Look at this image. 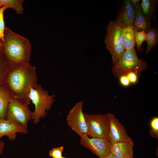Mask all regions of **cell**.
Masks as SVG:
<instances>
[{"mask_svg":"<svg viewBox=\"0 0 158 158\" xmlns=\"http://www.w3.org/2000/svg\"><path fill=\"white\" fill-rule=\"evenodd\" d=\"M36 68L30 63L20 67H11L4 85L11 97L28 106L29 95L32 87L37 84Z\"/></svg>","mask_w":158,"mask_h":158,"instance_id":"1","label":"cell"},{"mask_svg":"<svg viewBox=\"0 0 158 158\" xmlns=\"http://www.w3.org/2000/svg\"><path fill=\"white\" fill-rule=\"evenodd\" d=\"M31 45L27 38L5 27L1 51L11 67H20L29 63Z\"/></svg>","mask_w":158,"mask_h":158,"instance_id":"2","label":"cell"},{"mask_svg":"<svg viewBox=\"0 0 158 158\" xmlns=\"http://www.w3.org/2000/svg\"><path fill=\"white\" fill-rule=\"evenodd\" d=\"M55 96L54 94H49L40 84H37L31 88L29 98L35 105L31 119L35 124L46 116L47 112L51 108Z\"/></svg>","mask_w":158,"mask_h":158,"instance_id":"3","label":"cell"},{"mask_svg":"<svg viewBox=\"0 0 158 158\" xmlns=\"http://www.w3.org/2000/svg\"><path fill=\"white\" fill-rule=\"evenodd\" d=\"M147 66L145 61L138 57L135 51L125 50L118 60L113 65L112 72L116 77L131 72L138 74Z\"/></svg>","mask_w":158,"mask_h":158,"instance_id":"4","label":"cell"},{"mask_svg":"<svg viewBox=\"0 0 158 158\" xmlns=\"http://www.w3.org/2000/svg\"><path fill=\"white\" fill-rule=\"evenodd\" d=\"M121 29L114 21L110 22L107 27L105 42L106 48L111 55L113 65L125 51L120 37Z\"/></svg>","mask_w":158,"mask_h":158,"instance_id":"5","label":"cell"},{"mask_svg":"<svg viewBox=\"0 0 158 158\" xmlns=\"http://www.w3.org/2000/svg\"><path fill=\"white\" fill-rule=\"evenodd\" d=\"M87 128V136L92 138H104L107 135L109 119L106 114H89L84 113Z\"/></svg>","mask_w":158,"mask_h":158,"instance_id":"6","label":"cell"},{"mask_svg":"<svg viewBox=\"0 0 158 158\" xmlns=\"http://www.w3.org/2000/svg\"><path fill=\"white\" fill-rule=\"evenodd\" d=\"M32 113L28 106L17 99L11 98L5 119L27 128L28 122L31 119Z\"/></svg>","mask_w":158,"mask_h":158,"instance_id":"7","label":"cell"},{"mask_svg":"<svg viewBox=\"0 0 158 158\" xmlns=\"http://www.w3.org/2000/svg\"><path fill=\"white\" fill-rule=\"evenodd\" d=\"M84 102L76 103L70 110L67 117V123L72 130L80 137L87 135V128L83 111Z\"/></svg>","mask_w":158,"mask_h":158,"instance_id":"8","label":"cell"},{"mask_svg":"<svg viewBox=\"0 0 158 158\" xmlns=\"http://www.w3.org/2000/svg\"><path fill=\"white\" fill-rule=\"evenodd\" d=\"M80 144L99 158H106L111 153V144L107 138L81 137Z\"/></svg>","mask_w":158,"mask_h":158,"instance_id":"9","label":"cell"},{"mask_svg":"<svg viewBox=\"0 0 158 158\" xmlns=\"http://www.w3.org/2000/svg\"><path fill=\"white\" fill-rule=\"evenodd\" d=\"M109 122V130L107 138L111 145L118 142L126 141L130 138L126 129L113 114H107Z\"/></svg>","mask_w":158,"mask_h":158,"instance_id":"10","label":"cell"},{"mask_svg":"<svg viewBox=\"0 0 158 158\" xmlns=\"http://www.w3.org/2000/svg\"><path fill=\"white\" fill-rule=\"evenodd\" d=\"M135 10L129 0H124L117 14L115 23L121 29L128 26L133 27Z\"/></svg>","mask_w":158,"mask_h":158,"instance_id":"11","label":"cell"},{"mask_svg":"<svg viewBox=\"0 0 158 158\" xmlns=\"http://www.w3.org/2000/svg\"><path fill=\"white\" fill-rule=\"evenodd\" d=\"M17 133H27V128L6 119H0V140L6 136L10 140H13Z\"/></svg>","mask_w":158,"mask_h":158,"instance_id":"12","label":"cell"},{"mask_svg":"<svg viewBox=\"0 0 158 158\" xmlns=\"http://www.w3.org/2000/svg\"><path fill=\"white\" fill-rule=\"evenodd\" d=\"M134 145V142L130 138L126 141L111 145V153L117 158H125L128 155L133 154Z\"/></svg>","mask_w":158,"mask_h":158,"instance_id":"13","label":"cell"},{"mask_svg":"<svg viewBox=\"0 0 158 158\" xmlns=\"http://www.w3.org/2000/svg\"><path fill=\"white\" fill-rule=\"evenodd\" d=\"M135 32L134 27L131 26L121 29L120 37L125 50L135 51Z\"/></svg>","mask_w":158,"mask_h":158,"instance_id":"14","label":"cell"},{"mask_svg":"<svg viewBox=\"0 0 158 158\" xmlns=\"http://www.w3.org/2000/svg\"><path fill=\"white\" fill-rule=\"evenodd\" d=\"M135 10V15L133 27L137 31L144 30L145 32L151 27L150 20L143 15L140 5Z\"/></svg>","mask_w":158,"mask_h":158,"instance_id":"15","label":"cell"},{"mask_svg":"<svg viewBox=\"0 0 158 158\" xmlns=\"http://www.w3.org/2000/svg\"><path fill=\"white\" fill-rule=\"evenodd\" d=\"M157 1L154 0H142L140 4L141 11L144 16L150 21L154 19Z\"/></svg>","mask_w":158,"mask_h":158,"instance_id":"16","label":"cell"},{"mask_svg":"<svg viewBox=\"0 0 158 158\" xmlns=\"http://www.w3.org/2000/svg\"><path fill=\"white\" fill-rule=\"evenodd\" d=\"M11 97L4 85L0 86V119H5Z\"/></svg>","mask_w":158,"mask_h":158,"instance_id":"17","label":"cell"},{"mask_svg":"<svg viewBox=\"0 0 158 158\" xmlns=\"http://www.w3.org/2000/svg\"><path fill=\"white\" fill-rule=\"evenodd\" d=\"M146 37L145 41L147 43L146 54L157 44L158 34L157 30L151 26L145 32Z\"/></svg>","mask_w":158,"mask_h":158,"instance_id":"18","label":"cell"},{"mask_svg":"<svg viewBox=\"0 0 158 158\" xmlns=\"http://www.w3.org/2000/svg\"><path fill=\"white\" fill-rule=\"evenodd\" d=\"M11 66L0 51V86L4 85Z\"/></svg>","mask_w":158,"mask_h":158,"instance_id":"19","label":"cell"},{"mask_svg":"<svg viewBox=\"0 0 158 158\" xmlns=\"http://www.w3.org/2000/svg\"><path fill=\"white\" fill-rule=\"evenodd\" d=\"M24 0H0V7L5 6L6 9L10 8L18 14L24 12L23 4Z\"/></svg>","mask_w":158,"mask_h":158,"instance_id":"20","label":"cell"},{"mask_svg":"<svg viewBox=\"0 0 158 158\" xmlns=\"http://www.w3.org/2000/svg\"><path fill=\"white\" fill-rule=\"evenodd\" d=\"M146 34L144 30L138 32L135 30V44L138 51L141 52L143 49L141 45L143 42L145 40Z\"/></svg>","mask_w":158,"mask_h":158,"instance_id":"21","label":"cell"},{"mask_svg":"<svg viewBox=\"0 0 158 158\" xmlns=\"http://www.w3.org/2000/svg\"><path fill=\"white\" fill-rule=\"evenodd\" d=\"M5 6L0 7V42L4 40V32L5 28L4 19V12L6 9Z\"/></svg>","mask_w":158,"mask_h":158,"instance_id":"22","label":"cell"},{"mask_svg":"<svg viewBox=\"0 0 158 158\" xmlns=\"http://www.w3.org/2000/svg\"><path fill=\"white\" fill-rule=\"evenodd\" d=\"M151 129L150 133L153 137L158 138V117H155L151 120L150 123Z\"/></svg>","mask_w":158,"mask_h":158,"instance_id":"23","label":"cell"},{"mask_svg":"<svg viewBox=\"0 0 158 158\" xmlns=\"http://www.w3.org/2000/svg\"><path fill=\"white\" fill-rule=\"evenodd\" d=\"M63 149L62 146L54 148L49 150V155L52 158H60L62 157Z\"/></svg>","mask_w":158,"mask_h":158,"instance_id":"24","label":"cell"},{"mask_svg":"<svg viewBox=\"0 0 158 158\" xmlns=\"http://www.w3.org/2000/svg\"><path fill=\"white\" fill-rule=\"evenodd\" d=\"M118 77L119 82L121 85L125 87L129 86L130 83L126 75H122Z\"/></svg>","mask_w":158,"mask_h":158,"instance_id":"25","label":"cell"},{"mask_svg":"<svg viewBox=\"0 0 158 158\" xmlns=\"http://www.w3.org/2000/svg\"><path fill=\"white\" fill-rule=\"evenodd\" d=\"M126 75L130 83L135 84L138 81V74L133 72H131L128 73Z\"/></svg>","mask_w":158,"mask_h":158,"instance_id":"26","label":"cell"},{"mask_svg":"<svg viewBox=\"0 0 158 158\" xmlns=\"http://www.w3.org/2000/svg\"><path fill=\"white\" fill-rule=\"evenodd\" d=\"M129 1L134 9L140 5V0H129Z\"/></svg>","mask_w":158,"mask_h":158,"instance_id":"27","label":"cell"},{"mask_svg":"<svg viewBox=\"0 0 158 158\" xmlns=\"http://www.w3.org/2000/svg\"><path fill=\"white\" fill-rule=\"evenodd\" d=\"M5 144L3 141H0V154H1L3 152Z\"/></svg>","mask_w":158,"mask_h":158,"instance_id":"28","label":"cell"},{"mask_svg":"<svg viewBox=\"0 0 158 158\" xmlns=\"http://www.w3.org/2000/svg\"><path fill=\"white\" fill-rule=\"evenodd\" d=\"M106 158H117L111 153Z\"/></svg>","mask_w":158,"mask_h":158,"instance_id":"29","label":"cell"},{"mask_svg":"<svg viewBox=\"0 0 158 158\" xmlns=\"http://www.w3.org/2000/svg\"><path fill=\"white\" fill-rule=\"evenodd\" d=\"M125 158H134L133 154H131L128 155Z\"/></svg>","mask_w":158,"mask_h":158,"instance_id":"30","label":"cell"},{"mask_svg":"<svg viewBox=\"0 0 158 158\" xmlns=\"http://www.w3.org/2000/svg\"><path fill=\"white\" fill-rule=\"evenodd\" d=\"M1 43L0 42V51L1 50Z\"/></svg>","mask_w":158,"mask_h":158,"instance_id":"31","label":"cell"},{"mask_svg":"<svg viewBox=\"0 0 158 158\" xmlns=\"http://www.w3.org/2000/svg\"><path fill=\"white\" fill-rule=\"evenodd\" d=\"M60 158H65V157H61Z\"/></svg>","mask_w":158,"mask_h":158,"instance_id":"32","label":"cell"},{"mask_svg":"<svg viewBox=\"0 0 158 158\" xmlns=\"http://www.w3.org/2000/svg\"></svg>","mask_w":158,"mask_h":158,"instance_id":"33","label":"cell"}]
</instances>
